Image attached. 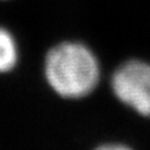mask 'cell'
Segmentation results:
<instances>
[{"label": "cell", "instance_id": "cell-1", "mask_svg": "<svg viewBox=\"0 0 150 150\" xmlns=\"http://www.w3.org/2000/svg\"><path fill=\"white\" fill-rule=\"evenodd\" d=\"M45 76L51 88L65 98H82L92 92L99 79L95 54L81 43H63L47 53Z\"/></svg>", "mask_w": 150, "mask_h": 150}, {"label": "cell", "instance_id": "cell-2", "mask_svg": "<svg viewBox=\"0 0 150 150\" xmlns=\"http://www.w3.org/2000/svg\"><path fill=\"white\" fill-rule=\"evenodd\" d=\"M111 86L116 97L138 114L150 117V64L129 60L114 73Z\"/></svg>", "mask_w": 150, "mask_h": 150}, {"label": "cell", "instance_id": "cell-3", "mask_svg": "<svg viewBox=\"0 0 150 150\" xmlns=\"http://www.w3.org/2000/svg\"><path fill=\"white\" fill-rule=\"evenodd\" d=\"M18 59V49L12 34L0 27V72H7L14 67Z\"/></svg>", "mask_w": 150, "mask_h": 150}, {"label": "cell", "instance_id": "cell-4", "mask_svg": "<svg viewBox=\"0 0 150 150\" xmlns=\"http://www.w3.org/2000/svg\"><path fill=\"white\" fill-rule=\"evenodd\" d=\"M96 150H131V149L125 145H121V144H105V145L97 148Z\"/></svg>", "mask_w": 150, "mask_h": 150}]
</instances>
